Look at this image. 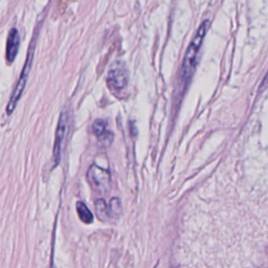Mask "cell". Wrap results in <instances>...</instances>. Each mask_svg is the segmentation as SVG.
<instances>
[{
	"instance_id": "1",
	"label": "cell",
	"mask_w": 268,
	"mask_h": 268,
	"mask_svg": "<svg viewBox=\"0 0 268 268\" xmlns=\"http://www.w3.org/2000/svg\"><path fill=\"white\" fill-rule=\"evenodd\" d=\"M209 20H205L200 24L196 34H195L194 38L192 39L188 50H186L179 74V81L182 89H185V86L189 85L194 71L196 69L200 48L202 46V43H204V40L209 29Z\"/></svg>"
},
{
	"instance_id": "2",
	"label": "cell",
	"mask_w": 268,
	"mask_h": 268,
	"mask_svg": "<svg viewBox=\"0 0 268 268\" xmlns=\"http://www.w3.org/2000/svg\"><path fill=\"white\" fill-rule=\"evenodd\" d=\"M35 45H36V36H34V38H32V40H31V43H30V45L29 47V52H28V57H27L26 64H24V66H23V69H22L20 78H19L18 82H17V85H16V87L14 89V91L12 93L10 102H9V104H7L6 112H7V115H9V116L12 115L13 111L15 110L16 105H17L19 99H20L22 93H23L24 88H26L28 79H29V76H30L31 63H32V60H34Z\"/></svg>"
},
{
	"instance_id": "3",
	"label": "cell",
	"mask_w": 268,
	"mask_h": 268,
	"mask_svg": "<svg viewBox=\"0 0 268 268\" xmlns=\"http://www.w3.org/2000/svg\"><path fill=\"white\" fill-rule=\"evenodd\" d=\"M87 180L91 188L100 194L106 193L110 189L111 176L108 170L93 164L87 172Z\"/></svg>"
},
{
	"instance_id": "4",
	"label": "cell",
	"mask_w": 268,
	"mask_h": 268,
	"mask_svg": "<svg viewBox=\"0 0 268 268\" xmlns=\"http://www.w3.org/2000/svg\"><path fill=\"white\" fill-rule=\"evenodd\" d=\"M67 129H68V115L66 110H63L59 118L58 127H57V130H56L55 144H54V149H53V161H54L53 167L54 168L58 166L61 160L62 150H63L65 139H66Z\"/></svg>"
},
{
	"instance_id": "5",
	"label": "cell",
	"mask_w": 268,
	"mask_h": 268,
	"mask_svg": "<svg viewBox=\"0 0 268 268\" xmlns=\"http://www.w3.org/2000/svg\"><path fill=\"white\" fill-rule=\"evenodd\" d=\"M108 86L116 91H120L128 85L129 71L123 61H118L111 65L107 76Z\"/></svg>"
},
{
	"instance_id": "6",
	"label": "cell",
	"mask_w": 268,
	"mask_h": 268,
	"mask_svg": "<svg viewBox=\"0 0 268 268\" xmlns=\"http://www.w3.org/2000/svg\"><path fill=\"white\" fill-rule=\"evenodd\" d=\"M20 45V35L18 30L12 29L9 32L6 40V52H5V58L9 63H13L16 59V56L18 54Z\"/></svg>"
},
{
	"instance_id": "7",
	"label": "cell",
	"mask_w": 268,
	"mask_h": 268,
	"mask_svg": "<svg viewBox=\"0 0 268 268\" xmlns=\"http://www.w3.org/2000/svg\"><path fill=\"white\" fill-rule=\"evenodd\" d=\"M92 131L102 144L108 146L112 143L113 133L107 130V121L105 119H96L92 125Z\"/></svg>"
},
{
	"instance_id": "8",
	"label": "cell",
	"mask_w": 268,
	"mask_h": 268,
	"mask_svg": "<svg viewBox=\"0 0 268 268\" xmlns=\"http://www.w3.org/2000/svg\"><path fill=\"white\" fill-rule=\"evenodd\" d=\"M95 213L101 220L107 221L112 217L109 205L104 199H97L95 202Z\"/></svg>"
},
{
	"instance_id": "9",
	"label": "cell",
	"mask_w": 268,
	"mask_h": 268,
	"mask_svg": "<svg viewBox=\"0 0 268 268\" xmlns=\"http://www.w3.org/2000/svg\"><path fill=\"white\" fill-rule=\"evenodd\" d=\"M77 212L81 221L85 224H90L93 222V215L90 212V209L82 201L77 202Z\"/></svg>"
},
{
	"instance_id": "10",
	"label": "cell",
	"mask_w": 268,
	"mask_h": 268,
	"mask_svg": "<svg viewBox=\"0 0 268 268\" xmlns=\"http://www.w3.org/2000/svg\"><path fill=\"white\" fill-rule=\"evenodd\" d=\"M109 208L111 210L112 216H118L120 212H121V206H120V201L118 198H112L110 204H109Z\"/></svg>"
}]
</instances>
